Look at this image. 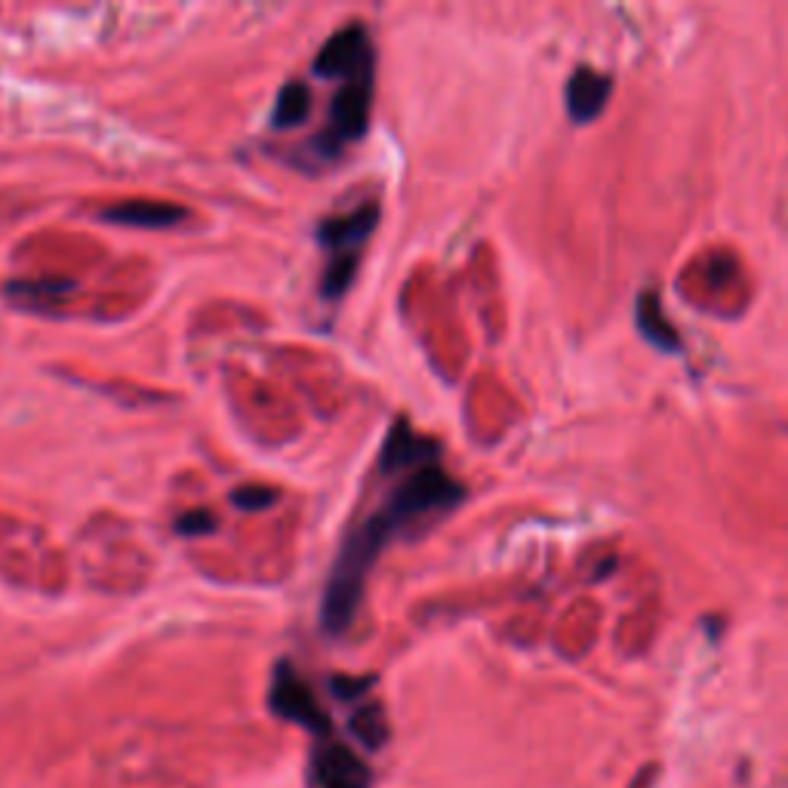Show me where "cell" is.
Masks as SVG:
<instances>
[{"label": "cell", "instance_id": "cell-9", "mask_svg": "<svg viewBox=\"0 0 788 788\" xmlns=\"http://www.w3.org/2000/svg\"><path fill=\"white\" fill-rule=\"evenodd\" d=\"M613 81L607 74L591 72V69H576V74L567 84V111L576 124H589L594 121L610 102Z\"/></svg>", "mask_w": 788, "mask_h": 788}, {"label": "cell", "instance_id": "cell-13", "mask_svg": "<svg viewBox=\"0 0 788 788\" xmlns=\"http://www.w3.org/2000/svg\"><path fill=\"white\" fill-rule=\"evenodd\" d=\"M358 274V256H333V262L327 266L321 281V296L323 299H340L345 290L352 287Z\"/></svg>", "mask_w": 788, "mask_h": 788}, {"label": "cell", "instance_id": "cell-12", "mask_svg": "<svg viewBox=\"0 0 788 788\" xmlns=\"http://www.w3.org/2000/svg\"><path fill=\"white\" fill-rule=\"evenodd\" d=\"M10 296L16 303H32V305H44V303H59L62 293L74 290V281H62V278H44V281H16L10 284Z\"/></svg>", "mask_w": 788, "mask_h": 788}, {"label": "cell", "instance_id": "cell-3", "mask_svg": "<svg viewBox=\"0 0 788 788\" xmlns=\"http://www.w3.org/2000/svg\"><path fill=\"white\" fill-rule=\"evenodd\" d=\"M373 65H377L373 44H370L367 28L358 22L336 32L323 44L321 53L315 56V74L318 77H345V84L373 74Z\"/></svg>", "mask_w": 788, "mask_h": 788}, {"label": "cell", "instance_id": "cell-2", "mask_svg": "<svg viewBox=\"0 0 788 788\" xmlns=\"http://www.w3.org/2000/svg\"><path fill=\"white\" fill-rule=\"evenodd\" d=\"M373 108V74L348 81L330 106V126L315 139V151L323 158H336L348 143L360 139L370 124Z\"/></svg>", "mask_w": 788, "mask_h": 788}, {"label": "cell", "instance_id": "cell-6", "mask_svg": "<svg viewBox=\"0 0 788 788\" xmlns=\"http://www.w3.org/2000/svg\"><path fill=\"white\" fill-rule=\"evenodd\" d=\"M379 225V204H360L358 210L345 216H333V219H323L321 229H318V241H321L327 250L333 256H358L364 247V241L377 232Z\"/></svg>", "mask_w": 788, "mask_h": 788}, {"label": "cell", "instance_id": "cell-15", "mask_svg": "<svg viewBox=\"0 0 788 788\" xmlns=\"http://www.w3.org/2000/svg\"><path fill=\"white\" fill-rule=\"evenodd\" d=\"M176 530L185 533V537H204V533L216 530V520L210 512H188V515H182L176 520Z\"/></svg>", "mask_w": 788, "mask_h": 788}, {"label": "cell", "instance_id": "cell-10", "mask_svg": "<svg viewBox=\"0 0 788 788\" xmlns=\"http://www.w3.org/2000/svg\"><path fill=\"white\" fill-rule=\"evenodd\" d=\"M311 111V93L303 81H290L278 93V102L271 111V124L274 126H299Z\"/></svg>", "mask_w": 788, "mask_h": 788}, {"label": "cell", "instance_id": "cell-7", "mask_svg": "<svg viewBox=\"0 0 788 788\" xmlns=\"http://www.w3.org/2000/svg\"><path fill=\"white\" fill-rule=\"evenodd\" d=\"M99 216H102V222H111V225H130V229L161 232V229L180 225L182 219L188 216V210L180 207V204H170V200L130 197V200H118V204L106 207Z\"/></svg>", "mask_w": 788, "mask_h": 788}, {"label": "cell", "instance_id": "cell-4", "mask_svg": "<svg viewBox=\"0 0 788 788\" xmlns=\"http://www.w3.org/2000/svg\"><path fill=\"white\" fill-rule=\"evenodd\" d=\"M269 702L278 717L293 721V724H303V727L315 730L318 736L330 734V717H327V712L318 705L315 693L308 690V684L293 672L290 663H281L274 668Z\"/></svg>", "mask_w": 788, "mask_h": 788}, {"label": "cell", "instance_id": "cell-14", "mask_svg": "<svg viewBox=\"0 0 788 788\" xmlns=\"http://www.w3.org/2000/svg\"><path fill=\"white\" fill-rule=\"evenodd\" d=\"M232 502L237 508H244V512H259V508H269L278 502V493L271 490V487H241V490H234L232 493Z\"/></svg>", "mask_w": 788, "mask_h": 788}, {"label": "cell", "instance_id": "cell-5", "mask_svg": "<svg viewBox=\"0 0 788 788\" xmlns=\"http://www.w3.org/2000/svg\"><path fill=\"white\" fill-rule=\"evenodd\" d=\"M315 788H370V771L352 749L323 736L311 758Z\"/></svg>", "mask_w": 788, "mask_h": 788}, {"label": "cell", "instance_id": "cell-1", "mask_svg": "<svg viewBox=\"0 0 788 788\" xmlns=\"http://www.w3.org/2000/svg\"><path fill=\"white\" fill-rule=\"evenodd\" d=\"M463 496H466L463 484H456L441 466L429 463V466L413 468L407 481L394 490L377 515L367 524H360L342 545L327 591H323V628L330 635H340L352 626L360 598H364L367 576L373 570L377 557L382 555V549L394 537L407 533L413 524L447 515L450 508H456L463 502Z\"/></svg>", "mask_w": 788, "mask_h": 788}, {"label": "cell", "instance_id": "cell-8", "mask_svg": "<svg viewBox=\"0 0 788 788\" xmlns=\"http://www.w3.org/2000/svg\"><path fill=\"white\" fill-rule=\"evenodd\" d=\"M438 444L429 441V438H422V434H416L410 429V422L407 419H401V422H394L392 431H389V438H385V444H382V459H379V466L385 475H392V471H404V468H422L429 466L438 459Z\"/></svg>", "mask_w": 788, "mask_h": 788}, {"label": "cell", "instance_id": "cell-11", "mask_svg": "<svg viewBox=\"0 0 788 788\" xmlns=\"http://www.w3.org/2000/svg\"><path fill=\"white\" fill-rule=\"evenodd\" d=\"M638 327H641V333H644L653 345L668 348V352L678 348V336L668 330V323H665L663 311H660V303H656L653 293H647L644 299L638 303Z\"/></svg>", "mask_w": 788, "mask_h": 788}]
</instances>
